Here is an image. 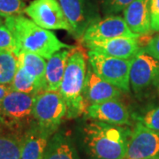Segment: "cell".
<instances>
[{
    "label": "cell",
    "mask_w": 159,
    "mask_h": 159,
    "mask_svg": "<svg viewBox=\"0 0 159 159\" xmlns=\"http://www.w3.org/2000/svg\"><path fill=\"white\" fill-rule=\"evenodd\" d=\"M25 13L36 25L48 30H66L73 33L58 0H33Z\"/></svg>",
    "instance_id": "ba28073f"
},
{
    "label": "cell",
    "mask_w": 159,
    "mask_h": 159,
    "mask_svg": "<svg viewBox=\"0 0 159 159\" xmlns=\"http://www.w3.org/2000/svg\"><path fill=\"white\" fill-rule=\"evenodd\" d=\"M3 25H5V20H4V18L0 16V26H3Z\"/></svg>",
    "instance_id": "f546056e"
},
{
    "label": "cell",
    "mask_w": 159,
    "mask_h": 159,
    "mask_svg": "<svg viewBox=\"0 0 159 159\" xmlns=\"http://www.w3.org/2000/svg\"><path fill=\"white\" fill-rule=\"evenodd\" d=\"M19 64L36 80L42 89L45 91V58L39 55L28 52L20 51L19 53Z\"/></svg>",
    "instance_id": "ffe728a7"
},
{
    "label": "cell",
    "mask_w": 159,
    "mask_h": 159,
    "mask_svg": "<svg viewBox=\"0 0 159 159\" xmlns=\"http://www.w3.org/2000/svg\"><path fill=\"white\" fill-rule=\"evenodd\" d=\"M130 88L140 99L159 96V60L149 56L143 49L133 59Z\"/></svg>",
    "instance_id": "277c9868"
},
{
    "label": "cell",
    "mask_w": 159,
    "mask_h": 159,
    "mask_svg": "<svg viewBox=\"0 0 159 159\" xmlns=\"http://www.w3.org/2000/svg\"><path fill=\"white\" fill-rule=\"evenodd\" d=\"M134 0H102V11L106 16L117 15L123 11Z\"/></svg>",
    "instance_id": "484cf974"
},
{
    "label": "cell",
    "mask_w": 159,
    "mask_h": 159,
    "mask_svg": "<svg viewBox=\"0 0 159 159\" xmlns=\"http://www.w3.org/2000/svg\"><path fill=\"white\" fill-rule=\"evenodd\" d=\"M71 49H63L54 53L46 64L45 91H58L66 72Z\"/></svg>",
    "instance_id": "e0dca14e"
},
{
    "label": "cell",
    "mask_w": 159,
    "mask_h": 159,
    "mask_svg": "<svg viewBox=\"0 0 159 159\" xmlns=\"http://www.w3.org/2000/svg\"><path fill=\"white\" fill-rule=\"evenodd\" d=\"M87 67L84 54L76 49L71 50L66 72L58 89L66 103V117L68 119H75L85 113L83 90Z\"/></svg>",
    "instance_id": "3957f363"
},
{
    "label": "cell",
    "mask_w": 159,
    "mask_h": 159,
    "mask_svg": "<svg viewBox=\"0 0 159 159\" xmlns=\"http://www.w3.org/2000/svg\"><path fill=\"white\" fill-rule=\"evenodd\" d=\"M5 25L13 34L20 52H32L49 59L57 51L72 48L61 42L51 30L41 28L23 14L6 18Z\"/></svg>",
    "instance_id": "7a4b0ae2"
},
{
    "label": "cell",
    "mask_w": 159,
    "mask_h": 159,
    "mask_svg": "<svg viewBox=\"0 0 159 159\" xmlns=\"http://www.w3.org/2000/svg\"><path fill=\"white\" fill-rule=\"evenodd\" d=\"M122 94L123 91L99 77L96 73H94L89 65H88L83 90L86 108L92 104L119 99Z\"/></svg>",
    "instance_id": "7c38bea8"
},
{
    "label": "cell",
    "mask_w": 159,
    "mask_h": 159,
    "mask_svg": "<svg viewBox=\"0 0 159 159\" xmlns=\"http://www.w3.org/2000/svg\"><path fill=\"white\" fill-rule=\"evenodd\" d=\"M43 159H80L71 137L63 132H56L47 144Z\"/></svg>",
    "instance_id": "ac0fdd59"
},
{
    "label": "cell",
    "mask_w": 159,
    "mask_h": 159,
    "mask_svg": "<svg viewBox=\"0 0 159 159\" xmlns=\"http://www.w3.org/2000/svg\"><path fill=\"white\" fill-rule=\"evenodd\" d=\"M53 134L33 121L22 133L20 159H43Z\"/></svg>",
    "instance_id": "9a60e30c"
},
{
    "label": "cell",
    "mask_w": 159,
    "mask_h": 159,
    "mask_svg": "<svg viewBox=\"0 0 159 159\" xmlns=\"http://www.w3.org/2000/svg\"><path fill=\"white\" fill-rule=\"evenodd\" d=\"M34 95L11 90L0 104V122L15 130L25 129L33 121Z\"/></svg>",
    "instance_id": "8992f818"
},
{
    "label": "cell",
    "mask_w": 159,
    "mask_h": 159,
    "mask_svg": "<svg viewBox=\"0 0 159 159\" xmlns=\"http://www.w3.org/2000/svg\"><path fill=\"white\" fill-rule=\"evenodd\" d=\"M150 21L151 30L159 32V0H150Z\"/></svg>",
    "instance_id": "4316f807"
},
{
    "label": "cell",
    "mask_w": 159,
    "mask_h": 159,
    "mask_svg": "<svg viewBox=\"0 0 159 159\" xmlns=\"http://www.w3.org/2000/svg\"><path fill=\"white\" fill-rule=\"evenodd\" d=\"M133 59L109 57L95 51L89 50V65L94 73L119 89L130 91V70Z\"/></svg>",
    "instance_id": "5b68a950"
},
{
    "label": "cell",
    "mask_w": 159,
    "mask_h": 159,
    "mask_svg": "<svg viewBox=\"0 0 159 159\" xmlns=\"http://www.w3.org/2000/svg\"><path fill=\"white\" fill-rule=\"evenodd\" d=\"M0 51H10L16 55L20 53L17 42L6 25L0 26Z\"/></svg>",
    "instance_id": "cb8c5ba5"
},
{
    "label": "cell",
    "mask_w": 159,
    "mask_h": 159,
    "mask_svg": "<svg viewBox=\"0 0 159 159\" xmlns=\"http://www.w3.org/2000/svg\"><path fill=\"white\" fill-rule=\"evenodd\" d=\"M10 85H0V104L6 95L11 91Z\"/></svg>",
    "instance_id": "f1b7e54d"
},
{
    "label": "cell",
    "mask_w": 159,
    "mask_h": 159,
    "mask_svg": "<svg viewBox=\"0 0 159 159\" xmlns=\"http://www.w3.org/2000/svg\"><path fill=\"white\" fill-rule=\"evenodd\" d=\"M118 37L139 38L126 25L124 18L119 15H111L102 20H97L87 28L82 35L83 42L104 41Z\"/></svg>",
    "instance_id": "30bf717a"
},
{
    "label": "cell",
    "mask_w": 159,
    "mask_h": 159,
    "mask_svg": "<svg viewBox=\"0 0 159 159\" xmlns=\"http://www.w3.org/2000/svg\"><path fill=\"white\" fill-rule=\"evenodd\" d=\"M130 129L93 120L80 127V138L89 159H125Z\"/></svg>",
    "instance_id": "6da1fadb"
},
{
    "label": "cell",
    "mask_w": 159,
    "mask_h": 159,
    "mask_svg": "<svg viewBox=\"0 0 159 159\" xmlns=\"http://www.w3.org/2000/svg\"><path fill=\"white\" fill-rule=\"evenodd\" d=\"M89 119L116 125H130L131 115L127 107L119 99L92 104L86 108Z\"/></svg>",
    "instance_id": "4fadbf2b"
},
{
    "label": "cell",
    "mask_w": 159,
    "mask_h": 159,
    "mask_svg": "<svg viewBox=\"0 0 159 159\" xmlns=\"http://www.w3.org/2000/svg\"><path fill=\"white\" fill-rule=\"evenodd\" d=\"M143 51L149 56L159 60V33L149 40Z\"/></svg>",
    "instance_id": "83f0119b"
},
{
    "label": "cell",
    "mask_w": 159,
    "mask_h": 159,
    "mask_svg": "<svg viewBox=\"0 0 159 159\" xmlns=\"http://www.w3.org/2000/svg\"><path fill=\"white\" fill-rule=\"evenodd\" d=\"M125 159H159V134L137 122L131 131Z\"/></svg>",
    "instance_id": "9c48e42d"
},
{
    "label": "cell",
    "mask_w": 159,
    "mask_h": 159,
    "mask_svg": "<svg viewBox=\"0 0 159 159\" xmlns=\"http://www.w3.org/2000/svg\"><path fill=\"white\" fill-rule=\"evenodd\" d=\"M136 119L146 127L159 134V105L148 111L142 116L137 117Z\"/></svg>",
    "instance_id": "d4e9b609"
},
{
    "label": "cell",
    "mask_w": 159,
    "mask_h": 159,
    "mask_svg": "<svg viewBox=\"0 0 159 159\" xmlns=\"http://www.w3.org/2000/svg\"><path fill=\"white\" fill-rule=\"evenodd\" d=\"M84 43L90 51H97L109 57L124 59L134 58L141 51L138 38L118 37L104 41L84 42Z\"/></svg>",
    "instance_id": "5bb4252c"
},
{
    "label": "cell",
    "mask_w": 159,
    "mask_h": 159,
    "mask_svg": "<svg viewBox=\"0 0 159 159\" xmlns=\"http://www.w3.org/2000/svg\"><path fill=\"white\" fill-rule=\"evenodd\" d=\"M66 112V103L58 91H43L35 97L34 121L52 134L57 132Z\"/></svg>",
    "instance_id": "52a82bcc"
},
{
    "label": "cell",
    "mask_w": 159,
    "mask_h": 159,
    "mask_svg": "<svg viewBox=\"0 0 159 159\" xmlns=\"http://www.w3.org/2000/svg\"><path fill=\"white\" fill-rule=\"evenodd\" d=\"M26 7L24 0H0V16L6 19L22 15Z\"/></svg>",
    "instance_id": "603a6c76"
},
{
    "label": "cell",
    "mask_w": 159,
    "mask_h": 159,
    "mask_svg": "<svg viewBox=\"0 0 159 159\" xmlns=\"http://www.w3.org/2000/svg\"><path fill=\"white\" fill-rule=\"evenodd\" d=\"M10 88L13 91L31 94L34 96H37L38 94L43 92L34 77H32L19 63L16 74L10 84Z\"/></svg>",
    "instance_id": "44dd1931"
},
{
    "label": "cell",
    "mask_w": 159,
    "mask_h": 159,
    "mask_svg": "<svg viewBox=\"0 0 159 159\" xmlns=\"http://www.w3.org/2000/svg\"><path fill=\"white\" fill-rule=\"evenodd\" d=\"M76 37H82L87 28L97 20L91 0H58Z\"/></svg>",
    "instance_id": "8fae6325"
},
{
    "label": "cell",
    "mask_w": 159,
    "mask_h": 159,
    "mask_svg": "<svg viewBox=\"0 0 159 159\" xmlns=\"http://www.w3.org/2000/svg\"><path fill=\"white\" fill-rule=\"evenodd\" d=\"M19 55L10 51H0V85H10L16 74Z\"/></svg>",
    "instance_id": "7402d4cb"
},
{
    "label": "cell",
    "mask_w": 159,
    "mask_h": 159,
    "mask_svg": "<svg viewBox=\"0 0 159 159\" xmlns=\"http://www.w3.org/2000/svg\"><path fill=\"white\" fill-rule=\"evenodd\" d=\"M149 4L150 0H134L123 11L126 25L139 36L147 35L152 31Z\"/></svg>",
    "instance_id": "2e32d148"
},
{
    "label": "cell",
    "mask_w": 159,
    "mask_h": 159,
    "mask_svg": "<svg viewBox=\"0 0 159 159\" xmlns=\"http://www.w3.org/2000/svg\"><path fill=\"white\" fill-rule=\"evenodd\" d=\"M22 133L0 122V159H20Z\"/></svg>",
    "instance_id": "d6986e66"
}]
</instances>
